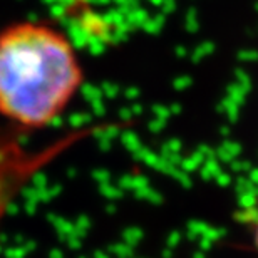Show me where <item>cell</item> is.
Instances as JSON below:
<instances>
[{"mask_svg": "<svg viewBox=\"0 0 258 258\" xmlns=\"http://www.w3.org/2000/svg\"><path fill=\"white\" fill-rule=\"evenodd\" d=\"M250 235H251V241H253L255 248L258 251V206L255 208L253 213H251L250 218Z\"/></svg>", "mask_w": 258, "mask_h": 258, "instance_id": "cell-2", "label": "cell"}, {"mask_svg": "<svg viewBox=\"0 0 258 258\" xmlns=\"http://www.w3.org/2000/svg\"><path fill=\"white\" fill-rule=\"evenodd\" d=\"M82 82L72 40L47 22L22 20L0 30V116L29 129L64 114Z\"/></svg>", "mask_w": 258, "mask_h": 258, "instance_id": "cell-1", "label": "cell"}]
</instances>
